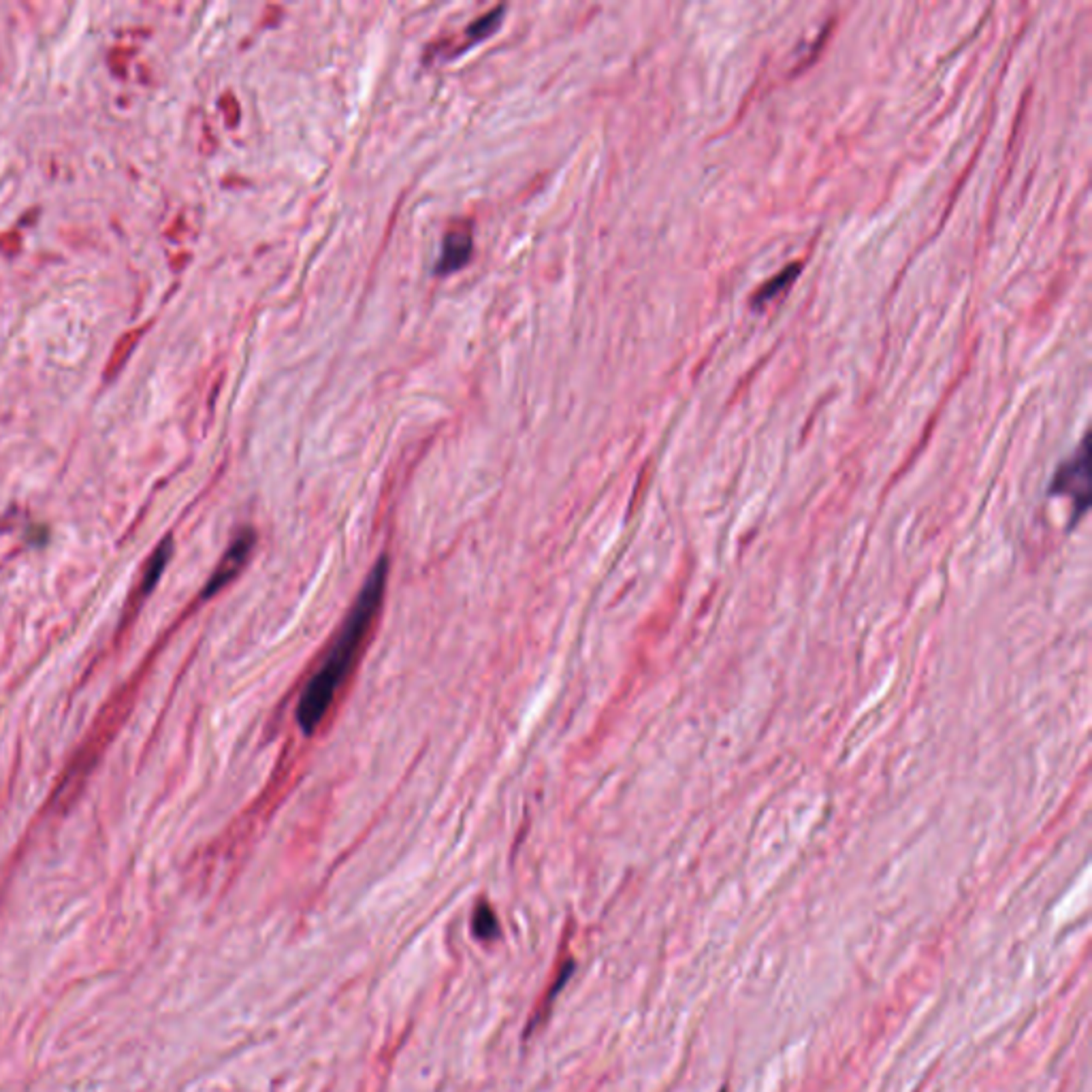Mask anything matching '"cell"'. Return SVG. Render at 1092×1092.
Returning a JSON list of instances; mask_svg holds the SVG:
<instances>
[{
	"label": "cell",
	"instance_id": "obj_1",
	"mask_svg": "<svg viewBox=\"0 0 1092 1092\" xmlns=\"http://www.w3.org/2000/svg\"><path fill=\"white\" fill-rule=\"evenodd\" d=\"M388 578V559L380 557L378 564L369 572L367 581L363 582V589L357 595L342 629L335 636L334 646L327 653L325 662L318 666L312 679L305 685L299 702H297V723L305 734L316 732L322 719L327 717L329 709L334 706L335 696L346 683L352 666L359 659L363 651L367 634L378 617L380 606H382L384 591H387Z\"/></svg>",
	"mask_w": 1092,
	"mask_h": 1092
},
{
	"label": "cell",
	"instance_id": "obj_2",
	"mask_svg": "<svg viewBox=\"0 0 1092 1092\" xmlns=\"http://www.w3.org/2000/svg\"><path fill=\"white\" fill-rule=\"evenodd\" d=\"M1052 495H1063L1076 506L1073 521H1080L1090 506V446L1084 438L1080 451L1059 465L1050 482Z\"/></svg>",
	"mask_w": 1092,
	"mask_h": 1092
},
{
	"label": "cell",
	"instance_id": "obj_3",
	"mask_svg": "<svg viewBox=\"0 0 1092 1092\" xmlns=\"http://www.w3.org/2000/svg\"><path fill=\"white\" fill-rule=\"evenodd\" d=\"M472 250H474L472 222H468V220L455 222L451 228H448L446 235H444L442 250H440V258L438 263H435L434 271L438 275L455 274V271H459L461 267L468 265V261L472 258Z\"/></svg>",
	"mask_w": 1092,
	"mask_h": 1092
},
{
	"label": "cell",
	"instance_id": "obj_4",
	"mask_svg": "<svg viewBox=\"0 0 1092 1092\" xmlns=\"http://www.w3.org/2000/svg\"><path fill=\"white\" fill-rule=\"evenodd\" d=\"M254 548V532L252 529H244L239 536L233 540V545L228 546L227 555L220 559V564L215 565L214 574H211L210 582L205 585V591H203V598H211L214 593H218L220 589L228 585L237 574L241 572V568L245 565L248 561L250 552Z\"/></svg>",
	"mask_w": 1092,
	"mask_h": 1092
},
{
	"label": "cell",
	"instance_id": "obj_5",
	"mask_svg": "<svg viewBox=\"0 0 1092 1092\" xmlns=\"http://www.w3.org/2000/svg\"><path fill=\"white\" fill-rule=\"evenodd\" d=\"M798 271H800V265H798V263L789 265L788 269L779 271V275H775V278L768 280V282L764 284V286H759V291L755 292V297H753V301H751V305H753L755 310H762L764 305L770 304L772 299H776V297H779L781 292L785 291V288H789L794 282H796Z\"/></svg>",
	"mask_w": 1092,
	"mask_h": 1092
},
{
	"label": "cell",
	"instance_id": "obj_6",
	"mask_svg": "<svg viewBox=\"0 0 1092 1092\" xmlns=\"http://www.w3.org/2000/svg\"><path fill=\"white\" fill-rule=\"evenodd\" d=\"M171 552H174V540H171V538H165V540H162L161 545H158L156 551L152 552V557H150L148 565H145L144 581H141V585H139L141 598H145V595H148L150 591L154 589V585H156L158 578H161L162 570H165L167 564H169Z\"/></svg>",
	"mask_w": 1092,
	"mask_h": 1092
},
{
	"label": "cell",
	"instance_id": "obj_7",
	"mask_svg": "<svg viewBox=\"0 0 1092 1092\" xmlns=\"http://www.w3.org/2000/svg\"><path fill=\"white\" fill-rule=\"evenodd\" d=\"M145 329H148V327H141V329H133V331H128V334H124L122 338L118 339V344H115L114 352H111L109 363H107V367H105V380H114L115 375L120 374V369H122V367L127 365L128 357H131V352L135 351V346L139 344L141 335L145 334Z\"/></svg>",
	"mask_w": 1092,
	"mask_h": 1092
},
{
	"label": "cell",
	"instance_id": "obj_8",
	"mask_svg": "<svg viewBox=\"0 0 1092 1092\" xmlns=\"http://www.w3.org/2000/svg\"><path fill=\"white\" fill-rule=\"evenodd\" d=\"M504 11H506L504 7H495L493 11L487 13V15H482L481 20L472 21V24H469L468 28H465V45L461 47V51H465L468 47L476 45V43L485 41L487 37H491V34H493L495 30L499 28V24H502Z\"/></svg>",
	"mask_w": 1092,
	"mask_h": 1092
},
{
	"label": "cell",
	"instance_id": "obj_9",
	"mask_svg": "<svg viewBox=\"0 0 1092 1092\" xmlns=\"http://www.w3.org/2000/svg\"><path fill=\"white\" fill-rule=\"evenodd\" d=\"M574 966H576V965H574V960H565L564 965H561L559 973H557V982L552 983L551 988H548V995L545 996V1001H542L540 1007L536 1009V1016H534V1018H532V1022H529L528 1035L532 1033V1030H536V1026L540 1024V1022H545V1018L548 1016V1013H551V1005H552V1001L557 999V995H559L561 988H564L565 983H568V979L572 977Z\"/></svg>",
	"mask_w": 1092,
	"mask_h": 1092
},
{
	"label": "cell",
	"instance_id": "obj_10",
	"mask_svg": "<svg viewBox=\"0 0 1092 1092\" xmlns=\"http://www.w3.org/2000/svg\"><path fill=\"white\" fill-rule=\"evenodd\" d=\"M472 932L474 936L481 941H495L499 939V935H502L498 915L493 913V909H491L487 903H481L476 909H474Z\"/></svg>",
	"mask_w": 1092,
	"mask_h": 1092
},
{
	"label": "cell",
	"instance_id": "obj_11",
	"mask_svg": "<svg viewBox=\"0 0 1092 1092\" xmlns=\"http://www.w3.org/2000/svg\"><path fill=\"white\" fill-rule=\"evenodd\" d=\"M722 1092H726V1089H723V1090H722Z\"/></svg>",
	"mask_w": 1092,
	"mask_h": 1092
}]
</instances>
